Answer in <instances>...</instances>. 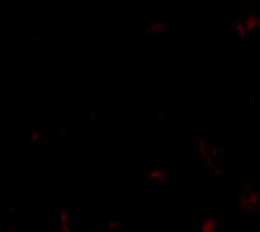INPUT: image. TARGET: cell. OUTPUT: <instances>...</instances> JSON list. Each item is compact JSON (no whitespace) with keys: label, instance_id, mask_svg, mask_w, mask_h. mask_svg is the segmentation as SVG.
<instances>
[]
</instances>
